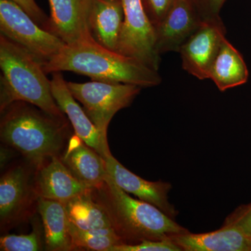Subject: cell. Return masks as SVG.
<instances>
[{
	"label": "cell",
	"mask_w": 251,
	"mask_h": 251,
	"mask_svg": "<svg viewBox=\"0 0 251 251\" xmlns=\"http://www.w3.org/2000/svg\"><path fill=\"white\" fill-rule=\"evenodd\" d=\"M69 120L29 103L16 101L1 111V143L21 153L36 170L59 156L70 138Z\"/></svg>",
	"instance_id": "cell-1"
},
{
	"label": "cell",
	"mask_w": 251,
	"mask_h": 251,
	"mask_svg": "<svg viewBox=\"0 0 251 251\" xmlns=\"http://www.w3.org/2000/svg\"><path fill=\"white\" fill-rule=\"evenodd\" d=\"M91 195L103 207L112 228L126 244L164 240L188 232L156 206L132 198L107 175L105 182L92 188Z\"/></svg>",
	"instance_id": "cell-2"
},
{
	"label": "cell",
	"mask_w": 251,
	"mask_h": 251,
	"mask_svg": "<svg viewBox=\"0 0 251 251\" xmlns=\"http://www.w3.org/2000/svg\"><path fill=\"white\" fill-rule=\"evenodd\" d=\"M42 67L46 74L74 72L90 77L92 80L130 84L142 88L155 87L161 82L158 71L104 48L95 41L66 45Z\"/></svg>",
	"instance_id": "cell-3"
},
{
	"label": "cell",
	"mask_w": 251,
	"mask_h": 251,
	"mask_svg": "<svg viewBox=\"0 0 251 251\" xmlns=\"http://www.w3.org/2000/svg\"><path fill=\"white\" fill-rule=\"evenodd\" d=\"M0 112L16 101L32 104L52 116L66 118L42 64L26 50L0 35Z\"/></svg>",
	"instance_id": "cell-4"
},
{
	"label": "cell",
	"mask_w": 251,
	"mask_h": 251,
	"mask_svg": "<svg viewBox=\"0 0 251 251\" xmlns=\"http://www.w3.org/2000/svg\"><path fill=\"white\" fill-rule=\"evenodd\" d=\"M67 84L74 98L82 104L87 116L105 138L112 119L117 112L129 106L142 89L130 84L97 80L84 83L67 81Z\"/></svg>",
	"instance_id": "cell-5"
},
{
	"label": "cell",
	"mask_w": 251,
	"mask_h": 251,
	"mask_svg": "<svg viewBox=\"0 0 251 251\" xmlns=\"http://www.w3.org/2000/svg\"><path fill=\"white\" fill-rule=\"evenodd\" d=\"M0 31L1 35L26 50L42 65L66 46L64 41L41 27L10 0H0Z\"/></svg>",
	"instance_id": "cell-6"
},
{
	"label": "cell",
	"mask_w": 251,
	"mask_h": 251,
	"mask_svg": "<svg viewBox=\"0 0 251 251\" xmlns=\"http://www.w3.org/2000/svg\"><path fill=\"white\" fill-rule=\"evenodd\" d=\"M30 166L16 164L10 167L0 179V227L5 232L31 216L38 206L35 174Z\"/></svg>",
	"instance_id": "cell-7"
},
{
	"label": "cell",
	"mask_w": 251,
	"mask_h": 251,
	"mask_svg": "<svg viewBox=\"0 0 251 251\" xmlns=\"http://www.w3.org/2000/svg\"><path fill=\"white\" fill-rule=\"evenodd\" d=\"M124 21L117 52L158 71L161 54L156 49V29L142 0H121Z\"/></svg>",
	"instance_id": "cell-8"
},
{
	"label": "cell",
	"mask_w": 251,
	"mask_h": 251,
	"mask_svg": "<svg viewBox=\"0 0 251 251\" xmlns=\"http://www.w3.org/2000/svg\"><path fill=\"white\" fill-rule=\"evenodd\" d=\"M226 34L221 18L202 21L179 50L183 69L199 80L209 79L211 67Z\"/></svg>",
	"instance_id": "cell-9"
},
{
	"label": "cell",
	"mask_w": 251,
	"mask_h": 251,
	"mask_svg": "<svg viewBox=\"0 0 251 251\" xmlns=\"http://www.w3.org/2000/svg\"><path fill=\"white\" fill-rule=\"evenodd\" d=\"M50 16L47 31L66 45L94 41L90 18L96 0H49Z\"/></svg>",
	"instance_id": "cell-10"
},
{
	"label": "cell",
	"mask_w": 251,
	"mask_h": 251,
	"mask_svg": "<svg viewBox=\"0 0 251 251\" xmlns=\"http://www.w3.org/2000/svg\"><path fill=\"white\" fill-rule=\"evenodd\" d=\"M51 89L56 103L70 122L74 133L104 159L111 156L108 139L97 128L71 93L61 72L52 74Z\"/></svg>",
	"instance_id": "cell-11"
},
{
	"label": "cell",
	"mask_w": 251,
	"mask_h": 251,
	"mask_svg": "<svg viewBox=\"0 0 251 251\" xmlns=\"http://www.w3.org/2000/svg\"><path fill=\"white\" fill-rule=\"evenodd\" d=\"M109 175L124 191L153 204L166 215L176 219L178 211L170 202L168 194L173 186L168 181H150L128 171L112 155L105 158Z\"/></svg>",
	"instance_id": "cell-12"
},
{
	"label": "cell",
	"mask_w": 251,
	"mask_h": 251,
	"mask_svg": "<svg viewBox=\"0 0 251 251\" xmlns=\"http://www.w3.org/2000/svg\"><path fill=\"white\" fill-rule=\"evenodd\" d=\"M202 22L190 0H175L168 14L155 28L158 53L179 52Z\"/></svg>",
	"instance_id": "cell-13"
},
{
	"label": "cell",
	"mask_w": 251,
	"mask_h": 251,
	"mask_svg": "<svg viewBox=\"0 0 251 251\" xmlns=\"http://www.w3.org/2000/svg\"><path fill=\"white\" fill-rule=\"evenodd\" d=\"M35 187L39 198L58 201L63 204L88 193L92 188L77 179L59 156H52L36 170Z\"/></svg>",
	"instance_id": "cell-14"
},
{
	"label": "cell",
	"mask_w": 251,
	"mask_h": 251,
	"mask_svg": "<svg viewBox=\"0 0 251 251\" xmlns=\"http://www.w3.org/2000/svg\"><path fill=\"white\" fill-rule=\"evenodd\" d=\"M59 158L77 179L90 188L105 182L108 174L105 160L76 135H71Z\"/></svg>",
	"instance_id": "cell-15"
},
{
	"label": "cell",
	"mask_w": 251,
	"mask_h": 251,
	"mask_svg": "<svg viewBox=\"0 0 251 251\" xmlns=\"http://www.w3.org/2000/svg\"><path fill=\"white\" fill-rule=\"evenodd\" d=\"M171 241L181 251H250L251 238L233 225L206 233L191 232L176 234Z\"/></svg>",
	"instance_id": "cell-16"
},
{
	"label": "cell",
	"mask_w": 251,
	"mask_h": 251,
	"mask_svg": "<svg viewBox=\"0 0 251 251\" xmlns=\"http://www.w3.org/2000/svg\"><path fill=\"white\" fill-rule=\"evenodd\" d=\"M123 21L121 0H96L90 18L94 40L99 45L117 52Z\"/></svg>",
	"instance_id": "cell-17"
},
{
	"label": "cell",
	"mask_w": 251,
	"mask_h": 251,
	"mask_svg": "<svg viewBox=\"0 0 251 251\" xmlns=\"http://www.w3.org/2000/svg\"><path fill=\"white\" fill-rule=\"evenodd\" d=\"M37 209L42 219L46 250L74 251L64 204L39 198Z\"/></svg>",
	"instance_id": "cell-18"
},
{
	"label": "cell",
	"mask_w": 251,
	"mask_h": 251,
	"mask_svg": "<svg viewBox=\"0 0 251 251\" xmlns=\"http://www.w3.org/2000/svg\"><path fill=\"white\" fill-rule=\"evenodd\" d=\"M247 64L240 52L225 39L211 67L209 79L221 92L244 85L249 79Z\"/></svg>",
	"instance_id": "cell-19"
},
{
	"label": "cell",
	"mask_w": 251,
	"mask_h": 251,
	"mask_svg": "<svg viewBox=\"0 0 251 251\" xmlns=\"http://www.w3.org/2000/svg\"><path fill=\"white\" fill-rule=\"evenodd\" d=\"M91 191L64 204L69 222L85 230L112 228L110 219L92 197Z\"/></svg>",
	"instance_id": "cell-20"
},
{
	"label": "cell",
	"mask_w": 251,
	"mask_h": 251,
	"mask_svg": "<svg viewBox=\"0 0 251 251\" xmlns=\"http://www.w3.org/2000/svg\"><path fill=\"white\" fill-rule=\"evenodd\" d=\"M74 250L111 251L115 246L124 244L113 228L85 230L69 222Z\"/></svg>",
	"instance_id": "cell-21"
},
{
	"label": "cell",
	"mask_w": 251,
	"mask_h": 251,
	"mask_svg": "<svg viewBox=\"0 0 251 251\" xmlns=\"http://www.w3.org/2000/svg\"><path fill=\"white\" fill-rule=\"evenodd\" d=\"M39 230L36 227L28 234H7L0 238L1 251H38L41 250Z\"/></svg>",
	"instance_id": "cell-22"
},
{
	"label": "cell",
	"mask_w": 251,
	"mask_h": 251,
	"mask_svg": "<svg viewBox=\"0 0 251 251\" xmlns=\"http://www.w3.org/2000/svg\"><path fill=\"white\" fill-rule=\"evenodd\" d=\"M111 251H181L171 239L147 240L137 244H122L115 246Z\"/></svg>",
	"instance_id": "cell-23"
},
{
	"label": "cell",
	"mask_w": 251,
	"mask_h": 251,
	"mask_svg": "<svg viewBox=\"0 0 251 251\" xmlns=\"http://www.w3.org/2000/svg\"><path fill=\"white\" fill-rule=\"evenodd\" d=\"M175 0H142L150 21L156 28L168 14Z\"/></svg>",
	"instance_id": "cell-24"
},
{
	"label": "cell",
	"mask_w": 251,
	"mask_h": 251,
	"mask_svg": "<svg viewBox=\"0 0 251 251\" xmlns=\"http://www.w3.org/2000/svg\"><path fill=\"white\" fill-rule=\"evenodd\" d=\"M224 224L233 225L251 238V203L238 206L226 218Z\"/></svg>",
	"instance_id": "cell-25"
},
{
	"label": "cell",
	"mask_w": 251,
	"mask_h": 251,
	"mask_svg": "<svg viewBox=\"0 0 251 251\" xmlns=\"http://www.w3.org/2000/svg\"><path fill=\"white\" fill-rule=\"evenodd\" d=\"M202 21L219 18L226 0H190Z\"/></svg>",
	"instance_id": "cell-26"
},
{
	"label": "cell",
	"mask_w": 251,
	"mask_h": 251,
	"mask_svg": "<svg viewBox=\"0 0 251 251\" xmlns=\"http://www.w3.org/2000/svg\"><path fill=\"white\" fill-rule=\"evenodd\" d=\"M10 1L16 3L21 9L24 10L39 25L47 30L49 17L46 16L45 13L38 6L35 0H10Z\"/></svg>",
	"instance_id": "cell-27"
},
{
	"label": "cell",
	"mask_w": 251,
	"mask_h": 251,
	"mask_svg": "<svg viewBox=\"0 0 251 251\" xmlns=\"http://www.w3.org/2000/svg\"><path fill=\"white\" fill-rule=\"evenodd\" d=\"M250 251H251V247H250Z\"/></svg>",
	"instance_id": "cell-28"
},
{
	"label": "cell",
	"mask_w": 251,
	"mask_h": 251,
	"mask_svg": "<svg viewBox=\"0 0 251 251\" xmlns=\"http://www.w3.org/2000/svg\"><path fill=\"white\" fill-rule=\"evenodd\" d=\"M109 1H113V0H109Z\"/></svg>",
	"instance_id": "cell-29"
}]
</instances>
